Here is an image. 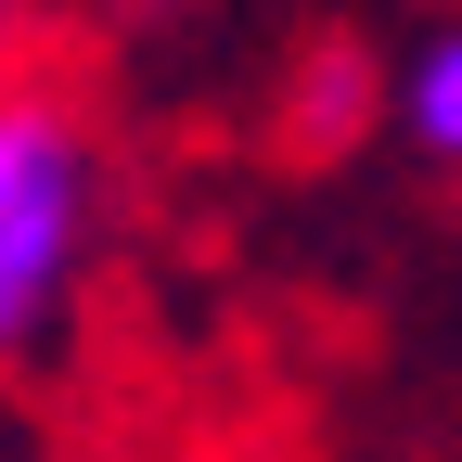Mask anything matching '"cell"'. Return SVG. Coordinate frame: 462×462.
I'll list each match as a JSON object with an SVG mask.
<instances>
[{
  "mask_svg": "<svg viewBox=\"0 0 462 462\" xmlns=\"http://www.w3.org/2000/svg\"><path fill=\"white\" fill-rule=\"evenodd\" d=\"M0 39H14V0H0Z\"/></svg>",
  "mask_w": 462,
  "mask_h": 462,
  "instance_id": "obj_3",
  "label": "cell"
},
{
  "mask_svg": "<svg viewBox=\"0 0 462 462\" xmlns=\"http://www.w3.org/2000/svg\"><path fill=\"white\" fill-rule=\"evenodd\" d=\"M398 116H411V142H424V154H449V142H462V39H424V51H411Z\"/></svg>",
  "mask_w": 462,
  "mask_h": 462,
  "instance_id": "obj_2",
  "label": "cell"
},
{
  "mask_svg": "<svg viewBox=\"0 0 462 462\" xmlns=\"http://www.w3.org/2000/svg\"><path fill=\"white\" fill-rule=\"evenodd\" d=\"M78 231H90V142L65 103H0V360L65 309L78 282Z\"/></svg>",
  "mask_w": 462,
  "mask_h": 462,
  "instance_id": "obj_1",
  "label": "cell"
}]
</instances>
